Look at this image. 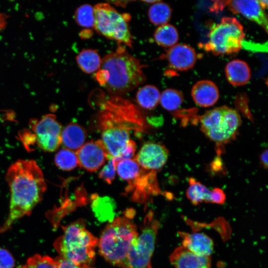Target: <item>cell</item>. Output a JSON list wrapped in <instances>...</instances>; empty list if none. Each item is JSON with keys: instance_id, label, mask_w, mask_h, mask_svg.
<instances>
[{"instance_id": "6da1fadb", "label": "cell", "mask_w": 268, "mask_h": 268, "mask_svg": "<svg viewBox=\"0 0 268 268\" xmlns=\"http://www.w3.org/2000/svg\"><path fill=\"white\" fill-rule=\"evenodd\" d=\"M5 179L10 192L9 213L0 227V234L10 229L16 220L29 215L47 188L42 171L33 160L15 162L8 169Z\"/></svg>"}, {"instance_id": "7a4b0ae2", "label": "cell", "mask_w": 268, "mask_h": 268, "mask_svg": "<svg viewBox=\"0 0 268 268\" xmlns=\"http://www.w3.org/2000/svg\"><path fill=\"white\" fill-rule=\"evenodd\" d=\"M95 76L110 94L118 96L132 91L146 79L143 65L122 45L103 57Z\"/></svg>"}, {"instance_id": "3957f363", "label": "cell", "mask_w": 268, "mask_h": 268, "mask_svg": "<svg viewBox=\"0 0 268 268\" xmlns=\"http://www.w3.org/2000/svg\"><path fill=\"white\" fill-rule=\"evenodd\" d=\"M97 97V123L100 132L116 129L145 132L146 119L136 105L118 95L100 92Z\"/></svg>"}, {"instance_id": "277c9868", "label": "cell", "mask_w": 268, "mask_h": 268, "mask_svg": "<svg viewBox=\"0 0 268 268\" xmlns=\"http://www.w3.org/2000/svg\"><path fill=\"white\" fill-rule=\"evenodd\" d=\"M64 233L54 243L60 257L79 268H94L98 239L86 228L81 219L63 227Z\"/></svg>"}, {"instance_id": "5b68a950", "label": "cell", "mask_w": 268, "mask_h": 268, "mask_svg": "<svg viewBox=\"0 0 268 268\" xmlns=\"http://www.w3.org/2000/svg\"><path fill=\"white\" fill-rule=\"evenodd\" d=\"M138 232L135 224L126 216L109 222L98 239L100 254L109 263L121 267Z\"/></svg>"}, {"instance_id": "8992f818", "label": "cell", "mask_w": 268, "mask_h": 268, "mask_svg": "<svg viewBox=\"0 0 268 268\" xmlns=\"http://www.w3.org/2000/svg\"><path fill=\"white\" fill-rule=\"evenodd\" d=\"M94 10V28L98 33L119 45L132 47L133 38L128 24L129 14L120 13L109 3H97Z\"/></svg>"}, {"instance_id": "52a82bcc", "label": "cell", "mask_w": 268, "mask_h": 268, "mask_svg": "<svg viewBox=\"0 0 268 268\" xmlns=\"http://www.w3.org/2000/svg\"><path fill=\"white\" fill-rule=\"evenodd\" d=\"M159 222L152 212L145 217L141 232L133 241L121 268H151Z\"/></svg>"}, {"instance_id": "ba28073f", "label": "cell", "mask_w": 268, "mask_h": 268, "mask_svg": "<svg viewBox=\"0 0 268 268\" xmlns=\"http://www.w3.org/2000/svg\"><path fill=\"white\" fill-rule=\"evenodd\" d=\"M202 132L216 143H224L232 139L241 125L238 112L225 106L205 112L200 119Z\"/></svg>"}, {"instance_id": "9c48e42d", "label": "cell", "mask_w": 268, "mask_h": 268, "mask_svg": "<svg viewBox=\"0 0 268 268\" xmlns=\"http://www.w3.org/2000/svg\"><path fill=\"white\" fill-rule=\"evenodd\" d=\"M245 37L243 27L234 17H223L208 34V41L203 48L215 56L239 52Z\"/></svg>"}, {"instance_id": "30bf717a", "label": "cell", "mask_w": 268, "mask_h": 268, "mask_svg": "<svg viewBox=\"0 0 268 268\" xmlns=\"http://www.w3.org/2000/svg\"><path fill=\"white\" fill-rule=\"evenodd\" d=\"M32 129L35 140L42 150L56 151L61 144L62 127L55 115L49 114L33 123Z\"/></svg>"}, {"instance_id": "8fae6325", "label": "cell", "mask_w": 268, "mask_h": 268, "mask_svg": "<svg viewBox=\"0 0 268 268\" xmlns=\"http://www.w3.org/2000/svg\"><path fill=\"white\" fill-rule=\"evenodd\" d=\"M78 165L89 172H95L110 158L101 140L84 143L76 152Z\"/></svg>"}, {"instance_id": "7c38bea8", "label": "cell", "mask_w": 268, "mask_h": 268, "mask_svg": "<svg viewBox=\"0 0 268 268\" xmlns=\"http://www.w3.org/2000/svg\"><path fill=\"white\" fill-rule=\"evenodd\" d=\"M168 154V150L164 145L149 142L142 146L134 159L143 169L155 171L165 164Z\"/></svg>"}, {"instance_id": "4fadbf2b", "label": "cell", "mask_w": 268, "mask_h": 268, "mask_svg": "<svg viewBox=\"0 0 268 268\" xmlns=\"http://www.w3.org/2000/svg\"><path fill=\"white\" fill-rule=\"evenodd\" d=\"M155 179V171L142 168L134 179L128 182L126 191L131 194V198L134 201L142 202L157 191Z\"/></svg>"}, {"instance_id": "5bb4252c", "label": "cell", "mask_w": 268, "mask_h": 268, "mask_svg": "<svg viewBox=\"0 0 268 268\" xmlns=\"http://www.w3.org/2000/svg\"><path fill=\"white\" fill-rule=\"evenodd\" d=\"M186 196L194 205L202 202L222 204L226 200L225 194L221 189L215 188L210 190L193 178L189 179Z\"/></svg>"}, {"instance_id": "9a60e30c", "label": "cell", "mask_w": 268, "mask_h": 268, "mask_svg": "<svg viewBox=\"0 0 268 268\" xmlns=\"http://www.w3.org/2000/svg\"><path fill=\"white\" fill-rule=\"evenodd\" d=\"M227 5L232 12L242 14L258 24L268 32L267 16L258 0H229Z\"/></svg>"}, {"instance_id": "2e32d148", "label": "cell", "mask_w": 268, "mask_h": 268, "mask_svg": "<svg viewBox=\"0 0 268 268\" xmlns=\"http://www.w3.org/2000/svg\"><path fill=\"white\" fill-rule=\"evenodd\" d=\"M195 50L185 44H177L170 48L166 54L169 65L178 70H187L195 65L197 58Z\"/></svg>"}, {"instance_id": "e0dca14e", "label": "cell", "mask_w": 268, "mask_h": 268, "mask_svg": "<svg viewBox=\"0 0 268 268\" xmlns=\"http://www.w3.org/2000/svg\"><path fill=\"white\" fill-rule=\"evenodd\" d=\"M175 268H210V256L196 255L182 246L175 249L170 256Z\"/></svg>"}, {"instance_id": "ac0fdd59", "label": "cell", "mask_w": 268, "mask_h": 268, "mask_svg": "<svg viewBox=\"0 0 268 268\" xmlns=\"http://www.w3.org/2000/svg\"><path fill=\"white\" fill-rule=\"evenodd\" d=\"M182 246L193 253L201 256H210L214 250L212 239L205 233L198 232H179Z\"/></svg>"}, {"instance_id": "d6986e66", "label": "cell", "mask_w": 268, "mask_h": 268, "mask_svg": "<svg viewBox=\"0 0 268 268\" xmlns=\"http://www.w3.org/2000/svg\"><path fill=\"white\" fill-rule=\"evenodd\" d=\"M191 94L195 103L202 107L213 106L218 101L219 96L217 86L208 80L197 82L192 88Z\"/></svg>"}, {"instance_id": "ffe728a7", "label": "cell", "mask_w": 268, "mask_h": 268, "mask_svg": "<svg viewBox=\"0 0 268 268\" xmlns=\"http://www.w3.org/2000/svg\"><path fill=\"white\" fill-rule=\"evenodd\" d=\"M87 136V132L83 127L71 123L62 129L61 143L65 148L77 151L84 144Z\"/></svg>"}, {"instance_id": "44dd1931", "label": "cell", "mask_w": 268, "mask_h": 268, "mask_svg": "<svg viewBox=\"0 0 268 268\" xmlns=\"http://www.w3.org/2000/svg\"><path fill=\"white\" fill-rule=\"evenodd\" d=\"M225 74L228 82L233 86L246 84L251 78V70L248 64L240 60H234L226 66Z\"/></svg>"}, {"instance_id": "7402d4cb", "label": "cell", "mask_w": 268, "mask_h": 268, "mask_svg": "<svg viewBox=\"0 0 268 268\" xmlns=\"http://www.w3.org/2000/svg\"><path fill=\"white\" fill-rule=\"evenodd\" d=\"M76 60L80 69L87 73L98 71L102 61L97 51L93 49L82 50L76 56Z\"/></svg>"}, {"instance_id": "603a6c76", "label": "cell", "mask_w": 268, "mask_h": 268, "mask_svg": "<svg viewBox=\"0 0 268 268\" xmlns=\"http://www.w3.org/2000/svg\"><path fill=\"white\" fill-rule=\"evenodd\" d=\"M160 97L159 90L152 85H146L140 88L136 94L138 104L147 110L155 108L159 102Z\"/></svg>"}, {"instance_id": "cb8c5ba5", "label": "cell", "mask_w": 268, "mask_h": 268, "mask_svg": "<svg viewBox=\"0 0 268 268\" xmlns=\"http://www.w3.org/2000/svg\"><path fill=\"white\" fill-rule=\"evenodd\" d=\"M154 39L156 43L165 48H171L179 40V34L175 26L170 24L159 26L155 31Z\"/></svg>"}, {"instance_id": "d4e9b609", "label": "cell", "mask_w": 268, "mask_h": 268, "mask_svg": "<svg viewBox=\"0 0 268 268\" xmlns=\"http://www.w3.org/2000/svg\"><path fill=\"white\" fill-rule=\"evenodd\" d=\"M171 13L172 9L170 6L160 0L152 4L148 12L150 22L158 26L167 24L171 18Z\"/></svg>"}, {"instance_id": "484cf974", "label": "cell", "mask_w": 268, "mask_h": 268, "mask_svg": "<svg viewBox=\"0 0 268 268\" xmlns=\"http://www.w3.org/2000/svg\"><path fill=\"white\" fill-rule=\"evenodd\" d=\"M115 165L118 176L127 182L134 179L142 169L134 158L118 161Z\"/></svg>"}, {"instance_id": "4316f807", "label": "cell", "mask_w": 268, "mask_h": 268, "mask_svg": "<svg viewBox=\"0 0 268 268\" xmlns=\"http://www.w3.org/2000/svg\"><path fill=\"white\" fill-rule=\"evenodd\" d=\"M184 97L181 92L175 89L168 88L160 94L159 102L166 110L174 111L181 106Z\"/></svg>"}, {"instance_id": "83f0119b", "label": "cell", "mask_w": 268, "mask_h": 268, "mask_svg": "<svg viewBox=\"0 0 268 268\" xmlns=\"http://www.w3.org/2000/svg\"><path fill=\"white\" fill-rule=\"evenodd\" d=\"M54 161L58 168L64 171L72 170L78 165L76 152L65 148L57 153Z\"/></svg>"}, {"instance_id": "f1b7e54d", "label": "cell", "mask_w": 268, "mask_h": 268, "mask_svg": "<svg viewBox=\"0 0 268 268\" xmlns=\"http://www.w3.org/2000/svg\"><path fill=\"white\" fill-rule=\"evenodd\" d=\"M92 207L97 216L102 218H108L112 216L114 210L113 200L108 197L93 198Z\"/></svg>"}, {"instance_id": "f546056e", "label": "cell", "mask_w": 268, "mask_h": 268, "mask_svg": "<svg viewBox=\"0 0 268 268\" xmlns=\"http://www.w3.org/2000/svg\"><path fill=\"white\" fill-rule=\"evenodd\" d=\"M76 23L83 27H94L95 17L94 7L88 4H84L78 7L74 14Z\"/></svg>"}, {"instance_id": "4dcf8cb0", "label": "cell", "mask_w": 268, "mask_h": 268, "mask_svg": "<svg viewBox=\"0 0 268 268\" xmlns=\"http://www.w3.org/2000/svg\"><path fill=\"white\" fill-rule=\"evenodd\" d=\"M57 266L56 258L35 254L27 260L24 268H57Z\"/></svg>"}, {"instance_id": "1f68e13d", "label": "cell", "mask_w": 268, "mask_h": 268, "mask_svg": "<svg viewBox=\"0 0 268 268\" xmlns=\"http://www.w3.org/2000/svg\"><path fill=\"white\" fill-rule=\"evenodd\" d=\"M116 165L113 158H110L108 162L99 173V178L108 184H111L115 178Z\"/></svg>"}, {"instance_id": "d6a6232c", "label": "cell", "mask_w": 268, "mask_h": 268, "mask_svg": "<svg viewBox=\"0 0 268 268\" xmlns=\"http://www.w3.org/2000/svg\"><path fill=\"white\" fill-rule=\"evenodd\" d=\"M135 146V142L130 139L120 155L116 158H113L115 163L123 160L132 159L136 150Z\"/></svg>"}, {"instance_id": "836d02e7", "label": "cell", "mask_w": 268, "mask_h": 268, "mask_svg": "<svg viewBox=\"0 0 268 268\" xmlns=\"http://www.w3.org/2000/svg\"><path fill=\"white\" fill-rule=\"evenodd\" d=\"M14 265V259L10 252L0 248V268H13Z\"/></svg>"}, {"instance_id": "e575fe53", "label": "cell", "mask_w": 268, "mask_h": 268, "mask_svg": "<svg viewBox=\"0 0 268 268\" xmlns=\"http://www.w3.org/2000/svg\"><path fill=\"white\" fill-rule=\"evenodd\" d=\"M58 261L57 268H79L72 262L60 257L56 258Z\"/></svg>"}, {"instance_id": "d590c367", "label": "cell", "mask_w": 268, "mask_h": 268, "mask_svg": "<svg viewBox=\"0 0 268 268\" xmlns=\"http://www.w3.org/2000/svg\"><path fill=\"white\" fill-rule=\"evenodd\" d=\"M229 0H216L213 1V3L210 7V9L213 12L221 11L227 5Z\"/></svg>"}, {"instance_id": "8d00e7d4", "label": "cell", "mask_w": 268, "mask_h": 268, "mask_svg": "<svg viewBox=\"0 0 268 268\" xmlns=\"http://www.w3.org/2000/svg\"><path fill=\"white\" fill-rule=\"evenodd\" d=\"M268 149H266L265 150H264L260 155V162L261 164L263 165V166L265 168H268Z\"/></svg>"}, {"instance_id": "74e56055", "label": "cell", "mask_w": 268, "mask_h": 268, "mask_svg": "<svg viewBox=\"0 0 268 268\" xmlns=\"http://www.w3.org/2000/svg\"><path fill=\"white\" fill-rule=\"evenodd\" d=\"M259 4H260L261 7L262 9L265 10L268 7V1L267 0H258Z\"/></svg>"}, {"instance_id": "f35d334b", "label": "cell", "mask_w": 268, "mask_h": 268, "mask_svg": "<svg viewBox=\"0 0 268 268\" xmlns=\"http://www.w3.org/2000/svg\"><path fill=\"white\" fill-rule=\"evenodd\" d=\"M159 0H142V1L143 2L147 3H151L153 4L155 2H158Z\"/></svg>"}, {"instance_id": "ab89813d", "label": "cell", "mask_w": 268, "mask_h": 268, "mask_svg": "<svg viewBox=\"0 0 268 268\" xmlns=\"http://www.w3.org/2000/svg\"><path fill=\"white\" fill-rule=\"evenodd\" d=\"M18 268H24V266H21V267H19Z\"/></svg>"}]
</instances>
